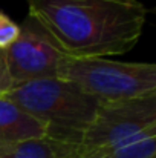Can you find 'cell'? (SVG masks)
Masks as SVG:
<instances>
[{
	"instance_id": "cell-1",
	"label": "cell",
	"mask_w": 156,
	"mask_h": 158,
	"mask_svg": "<svg viewBox=\"0 0 156 158\" xmlns=\"http://www.w3.org/2000/svg\"><path fill=\"white\" fill-rule=\"evenodd\" d=\"M28 9L63 54L75 58L126 54L147 20L139 0H28Z\"/></svg>"
},
{
	"instance_id": "cell-2",
	"label": "cell",
	"mask_w": 156,
	"mask_h": 158,
	"mask_svg": "<svg viewBox=\"0 0 156 158\" xmlns=\"http://www.w3.org/2000/svg\"><path fill=\"white\" fill-rule=\"evenodd\" d=\"M5 97L42 121L49 138L77 146L100 106V100L58 77L12 86Z\"/></svg>"
},
{
	"instance_id": "cell-3",
	"label": "cell",
	"mask_w": 156,
	"mask_h": 158,
	"mask_svg": "<svg viewBox=\"0 0 156 158\" xmlns=\"http://www.w3.org/2000/svg\"><path fill=\"white\" fill-rule=\"evenodd\" d=\"M84 94L100 102H122L156 95L155 63H127L104 57H64L58 72Z\"/></svg>"
},
{
	"instance_id": "cell-4",
	"label": "cell",
	"mask_w": 156,
	"mask_h": 158,
	"mask_svg": "<svg viewBox=\"0 0 156 158\" xmlns=\"http://www.w3.org/2000/svg\"><path fill=\"white\" fill-rule=\"evenodd\" d=\"M153 124H156V95L122 102H100L90 126L77 146V157L95 155Z\"/></svg>"
},
{
	"instance_id": "cell-5",
	"label": "cell",
	"mask_w": 156,
	"mask_h": 158,
	"mask_svg": "<svg viewBox=\"0 0 156 158\" xmlns=\"http://www.w3.org/2000/svg\"><path fill=\"white\" fill-rule=\"evenodd\" d=\"M64 57L51 35L29 15L20 26L18 39L5 49L12 86L57 77Z\"/></svg>"
},
{
	"instance_id": "cell-6",
	"label": "cell",
	"mask_w": 156,
	"mask_h": 158,
	"mask_svg": "<svg viewBox=\"0 0 156 158\" xmlns=\"http://www.w3.org/2000/svg\"><path fill=\"white\" fill-rule=\"evenodd\" d=\"M45 137H48V131L42 121L6 97H0V146Z\"/></svg>"
},
{
	"instance_id": "cell-7",
	"label": "cell",
	"mask_w": 156,
	"mask_h": 158,
	"mask_svg": "<svg viewBox=\"0 0 156 158\" xmlns=\"http://www.w3.org/2000/svg\"><path fill=\"white\" fill-rule=\"evenodd\" d=\"M77 144L57 141L49 137L0 146V158H77Z\"/></svg>"
},
{
	"instance_id": "cell-8",
	"label": "cell",
	"mask_w": 156,
	"mask_h": 158,
	"mask_svg": "<svg viewBox=\"0 0 156 158\" xmlns=\"http://www.w3.org/2000/svg\"><path fill=\"white\" fill-rule=\"evenodd\" d=\"M101 158H156V124L95 154Z\"/></svg>"
},
{
	"instance_id": "cell-9",
	"label": "cell",
	"mask_w": 156,
	"mask_h": 158,
	"mask_svg": "<svg viewBox=\"0 0 156 158\" xmlns=\"http://www.w3.org/2000/svg\"><path fill=\"white\" fill-rule=\"evenodd\" d=\"M20 35V26L0 11V49H8Z\"/></svg>"
},
{
	"instance_id": "cell-10",
	"label": "cell",
	"mask_w": 156,
	"mask_h": 158,
	"mask_svg": "<svg viewBox=\"0 0 156 158\" xmlns=\"http://www.w3.org/2000/svg\"><path fill=\"white\" fill-rule=\"evenodd\" d=\"M12 88V81L8 72L6 66V58H5V51L0 49V97H5Z\"/></svg>"
},
{
	"instance_id": "cell-11",
	"label": "cell",
	"mask_w": 156,
	"mask_h": 158,
	"mask_svg": "<svg viewBox=\"0 0 156 158\" xmlns=\"http://www.w3.org/2000/svg\"><path fill=\"white\" fill-rule=\"evenodd\" d=\"M77 158H101V157H95V155H83V157H77Z\"/></svg>"
}]
</instances>
